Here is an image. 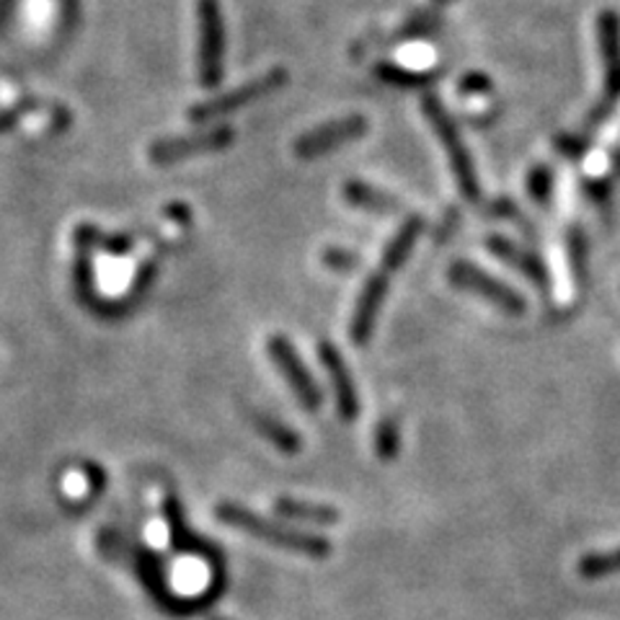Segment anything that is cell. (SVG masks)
Masks as SVG:
<instances>
[{
	"label": "cell",
	"instance_id": "26",
	"mask_svg": "<svg viewBox=\"0 0 620 620\" xmlns=\"http://www.w3.org/2000/svg\"><path fill=\"white\" fill-rule=\"evenodd\" d=\"M57 5H60V32L70 34L78 24L80 0H57Z\"/></svg>",
	"mask_w": 620,
	"mask_h": 620
},
{
	"label": "cell",
	"instance_id": "20",
	"mask_svg": "<svg viewBox=\"0 0 620 620\" xmlns=\"http://www.w3.org/2000/svg\"><path fill=\"white\" fill-rule=\"evenodd\" d=\"M553 184H556V177H553L551 166H545V164L532 166L528 173V194L532 202L549 204L553 196Z\"/></svg>",
	"mask_w": 620,
	"mask_h": 620
},
{
	"label": "cell",
	"instance_id": "7",
	"mask_svg": "<svg viewBox=\"0 0 620 620\" xmlns=\"http://www.w3.org/2000/svg\"><path fill=\"white\" fill-rule=\"evenodd\" d=\"M267 352L272 357V362L280 370V375L284 377V383L290 385V391L295 393V398L308 408V412H316L320 408V401H324V393H320L318 383L313 381V375L305 368V362L297 354V349L293 341L282 334H274L272 339L267 341Z\"/></svg>",
	"mask_w": 620,
	"mask_h": 620
},
{
	"label": "cell",
	"instance_id": "24",
	"mask_svg": "<svg viewBox=\"0 0 620 620\" xmlns=\"http://www.w3.org/2000/svg\"><path fill=\"white\" fill-rule=\"evenodd\" d=\"M458 89H461L463 93H469V97H484V93L494 91V83H492V78L484 76V72H465Z\"/></svg>",
	"mask_w": 620,
	"mask_h": 620
},
{
	"label": "cell",
	"instance_id": "28",
	"mask_svg": "<svg viewBox=\"0 0 620 620\" xmlns=\"http://www.w3.org/2000/svg\"><path fill=\"white\" fill-rule=\"evenodd\" d=\"M16 3L19 0H0V29H5V24H9L13 11H16Z\"/></svg>",
	"mask_w": 620,
	"mask_h": 620
},
{
	"label": "cell",
	"instance_id": "9",
	"mask_svg": "<svg viewBox=\"0 0 620 620\" xmlns=\"http://www.w3.org/2000/svg\"><path fill=\"white\" fill-rule=\"evenodd\" d=\"M597 47L602 57L605 97L602 104L616 109L620 101V13L605 9L597 13Z\"/></svg>",
	"mask_w": 620,
	"mask_h": 620
},
{
	"label": "cell",
	"instance_id": "4",
	"mask_svg": "<svg viewBox=\"0 0 620 620\" xmlns=\"http://www.w3.org/2000/svg\"><path fill=\"white\" fill-rule=\"evenodd\" d=\"M200 19V83L204 89H215L223 80L225 60V21L217 0H200L196 3Z\"/></svg>",
	"mask_w": 620,
	"mask_h": 620
},
{
	"label": "cell",
	"instance_id": "17",
	"mask_svg": "<svg viewBox=\"0 0 620 620\" xmlns=\"http://www.w3.org/2000/svg\"><path fill=\"white\" fill-rule=\"evenodd\" d=\"M277 515L288 517V520L297 522H311V525H337L339 512L334 507L326 505H308V501H295V499H280L274 505Z\"/></svg>",
	"mask_w": 620,
	"mask_h": 620
},
{
	"label": "cell",
	"instance_id": "8",
	"mask_svg": "<svg viewBox=\"0 0 620 620\" xmlns=\"http://www.w3.org/2000/svg\"><path fill=\"white\" fill-rule=\"evenodd\" d=\"M230 127H215V129H204V133L194 135H181V137H166V140H158L150 145V160L153 164H177V160L204 156V153H217L225 150L233 143Z\"/></svg>",
	"mask_w": 620,
	"mask_h": 620
},
{
	"label": "cell",
	"instance_id": "18",
	"mask_svg": "<svg viewBox=\"0 0 620 620\" xmlns=\"http://www.w3.org/2000/svg\"><path fill=\"white\" fill-rule=\"evenodd\" d=\"M576 572L585 579H602V576L620 574V549L585 553L576 564Z\"/></svg>",
	"mask_w": 620,
	"mask_h": 620
},
{
	"label": "cell",
	"instance_id": "19",
	"mask_svg": "<svg viewBox=\"0 0 620 620\" xmlns=\"http://www.w3.org/2000/svg\"><path fill=\"white\" fill-rule=\"evenodd\" d=\"M401 450V425L398 419L385 417L381 419V425L375 427V452L377 458L385 463L396 461Z\"/></svg>",
	"mask_w": 620,
	"mask_h": 620
},
{
	"label": "cell",
	"instance_id": "30",
	"mask_svg": "<svg viewBox=\"0 0 620 620\" xmlns=\"http://www.w3.org/2000/svg\"><path fill=\"white\" fill-rule=\"evenodd\" d=\"M612 166H616V171L620 173V150H616V156H612Z\"/></svg>",
	"mask_w": 620,
	"mask_h": 620
},
{
	"label": "cell",
	"instance_id": "21",
	"mask_svg": "<svg viewBox=\"0 0 620 620\" xmlns=\"http://www.w3.org/2000/svg\"><path fill=\"white\" fill-rule=\"evenodd\" d=\"M587 238L585 233L572 228L568 233V259H572V272L576 280H585L587 274Z\"/></svg>",
	"mask_w": 620,
	"mask_h": 620
},
{
	"label": "cell",
	"instance_id": "16",
	"mask_svg": "<svg viewBox=\"0 0 620 620\" xmlns=\"http://www.w3.org/2000/svg\"><path fill=\"white\" fill-rule=\"evenodd\" d=\"M251 419H253V427L259 429V435L267 437V440L272 442L277 450L288 452V455H295V452L303 448L301 435H297L295 429H290L288 425H282L280 419H274L272 414L257 412Z\"/></svg>",
	"mask_w": 620,
	"mask_h": 620
},
{
	"label": "cell",
	"instance_id": "15",
	"mask_svg": "<svg viewBox=\"0 0 620 620\" xmlns=\"http://www.w3.org/2000/svg\"><path fill=\"white\" fill-rule=\"evenodd\" d=\"M372 76H375L385 86H393V89L414 91V89H427V86H432L435 80L440 78V72L412 70L396 63H377L375 68H372Z\"/></svg>",
	"mask_w": 620,
	"mask_h": 620
},
{
	"label": "cell",
	"instance_id": "12",
	"mask_svg": "<svg viewBox=\"0 0 620 620\" xmlns=\"http://www.w3.org/2000/svg\"><path fill=\"white\" fill-rule=\"evenodd\" d=\"M486 248H488V253H492V257L501 259L505 264L512 267L515 272H520L525 280L536 284V288L541 290L543 295L551 293V288H553L551 269L545 267V261L538 257L536 251H530V248L515 244V240H509L507 236H499V233H494V236L486 238Z\"/></svg>",
	"mask_w": 620,
	"mask_h": 620
},
{
	"label": "cell",
	"instance_id": "1",
	"mask_svg": "<svg viewBox=\"0 0 620 620\" xmlns=\"http://www.w3.org/2000/svg\"><path fill=\"white\" fill-rule=\"evenodd\" d=\"M421 112H425L427 122L432 124L435 135L440 137L444 156L450 160L452 177L458 181V189H461L465 202H478L481 200V179L476 160H473L469 145H465V137L458 127V122L452 120V114L448 112V106L442 104V99L437 93H427L421 99Z\"/></svg>",
	"mask_w": 620,
	"mask_h": 620
},
{
	"label": "cell",
	"instance_id": "11",
	"mask_svg": "<svg viewBox=\"0 0 620 620\" xmlns=\"http://www.w3.org/2000/svg\"><path fill=\"white\" fill-rule=\"evenodd\" d=\"M318 357L324 364L328 381L334 388V401H337V412L345 421H354L360 417V393H357V383L349 372L345 357H341L339 347L331 341H318Z\"/></svg>",
	"mask_w": 620,
	"mask_h": 620
},
{
	"label": "cell",
	"instance_id": "6",
	"mask_svg": "<svg viewBox=\"0 0 620 620\" xmlns=\"http://www.w3.org/2000/svg\"><path fill=\"white\" fill-rule=\"evenodd\" d=\"M368 116L362 114H349L341 116V120L326 122L320 127L311 129V133L301 135L295 140V156L303 160H313L320 156H328V153L345 148V145L360 140V137L368 135Z\"/></svg>",
	"mask_w": 620,
	"mask_h": 620
},
{
	"label": "cell",
	"instance_id": "3",
	"mask_svg": "<svg viewBox=\"0 0 620 620\" xmlns=\"http://www.w3.org/2000/svg\"><path fill=\"white\" fill-rule=\"evenodd\" d=\"M448 280L455 288H461L463 293L484 297L486 303H492L494 308L507 313V316H525V311H528V301H525L522 293H517L512 284L501 282L499 277L488 274L486 269H481L469 259L452 261L448 269Z\"/></svg>",
	"mask_w": 620,
	"mask_h": 620
},
{
	"label": "cell",
	"instance_id": "14",
	"mask_svg": "<svg viewBox=\"0 0 620 620\" xmlns=\"http://www.w3.org/2000/svg\"><path fill=\"white\" fill-rule=\"evenodd\" d=\"M421 233H425V221H421L419 215L406 217L404 225H401V228L396 230V236H393L388 240V246H385L383 259H381V272L396 274L398 269L406 264L408 257L414 253V248H417Z\"/></svg>",
	"mask_w": 620,
	"mask_h": 620
},
{
	"label": "cell",
	"instance_id": "13",
	"mask_svg": "<svg viewBox=\"0 0 620 620\" xmlns=\"http://www.w3.org/2000/svg\"><path fill=\"white\" fill-rule=\"evenodd\" d=\"M341 194H345V200L352 204V207L362 210V213H370V215H381V217H393L401 213V200L396 196L383 192L381 187H372L368 181H360V179H352L347 181L345 189H341Z\"/></svg>",
	"mask_w": 620,
	"mask_h": 620
},
{
	"label": "cell",
	"instance_id": "25",
	"mask_svg": "<svg viewBox=\"0 0 620 620\" xmlns=\"http://www.w3.org/2000/svg\"><path fill=\"white\" fill-rule=\"evenodd\" d=\"M556 150L564 153L566 158H582L589 153V140L582 135H559Z\"/></svg>",
	"mask_w": 620,
	"mask_h": 620
},
{
	"label": "cell",
	"instance_id": "22",
	"mask_svg": "<svg viewBox=\"0 0 620 620\" xmlns=\"http://www.w3.org/2000/svg\"><path fill=\"white\" fill-rule=\"evenodd\" d=\"M324 264L331 267L334 272H354V269L362 267V257L360 253L349 251V248L334 246L324 251Z\"/></svg>",
	"mask_w": 620,
	"mask_h": 620
},
{
	"label": "cell",
	"instance_id": "23",
	"mask_svg": "<svg viewBox=\"0 0 620 620\" xmlns=\"http://www.w3.org/2000/svg\"><path fill=\"white\" fill-rule=\"evenodd\" d=\"M440 26H442L440 16H435V13H419L417 19H412L404 26V36H429L440 32Z\"/></svg>",
	"mask_w": 620,
	"mask_h": 620
},
{
	"label": "cell",
	"instance_id": "10",
	"mask_svg": "<svg viewBox=\"0 0 620 620\" xmlns=\"http://www.w3.org/2000/svg\"><path fill=\"white\" fill-rule=\"evenodd\" d=\"M388 277L385 272H375L364 280V288L360 297H357L352 320H349V339L352 345L364 347L375 334L377 318H381L383 303L388 297Z\"/></svg>",
	"mask_w": 620,
	"mask_h": 620
},
{
	"label": "cell",
	"instance_id": "27",
	"mask_svg": "<svg viewBox=\"0 0 620 620\" xmlns=\"http://www.w3.org/2000/svg\"><path fill=\"white\" fill-rule=\"evenodd\" d=\"M585 192L589 194V200H595L597 204L608 202L610 196V184L605 179H589L585 184Z\"/></svg>",
	"mask_w": 620,
	"mask_h": 620
},
{
	"label": "cell",
	"instance_id": "2",
	"mask_svg": "<svg viewBox=\"0 0 620 620\" xmlns=\"http://www.w3.org/2000/svg\"><path fill=\"white\" fill-rule=\"evenodd\" d=\"M217 517H221V522L230 525V528L244 530L248 532V536L259 538V541L277 545V549L303 553V556H311V559H324L331 553V543H328L326 538L313 536V532L288 528V525L272 522V520H267V517L251 512V509H246L240 505H221L217 507Z\"/></svg>",
	"mask_w": 620,
	"mask_h": 620
},
{
	"label": "cell",
	"instance_id": "29",
	"mask_svg": "<svg viewBox=\"0 0 620 620\" xmlns=\"http://www.w3.org/2000/svg\"><path fill=\"white\" fill-rule=\"evenodd\" d=\"M450 3H455V0H432V9H448Z\"/></svg>",
	"mask_w": 620,
	"mask_h": 620
},
{
	"label": "cell",
	"instance_id": "5",
	"mask_svg": "<svg viewBox=\"0 0 620 620\" xmlns=\"http://www.w3.org/2000/svg\"><path fill=\"white\" fill-rule=\"evenodd\" d=\"M288 80H290L288 70L274 68V70L264 72V76L248 80V83L240 86V89H233L228 93H223V97L196 104L192 112H189V120L202 124V122L217 120V116L233 114V112H238V109L253 104V101L272 97V93H277L280 89H284V86H288Z\"/></svg>",
	"mask_w": 620,
	"mask_h": 620
}]
</instances>
